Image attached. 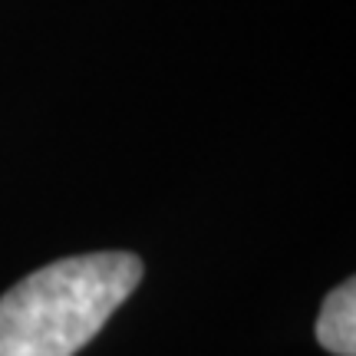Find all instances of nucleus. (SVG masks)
Segmentation results:
<instances>
[{
  "mask_svg": "<svg viewBox=\"0 0 356 356\" xmlns=\"http://www.w3.org/2000/svg\"><path fill=\"white\" fill-rule=\"evenodd\" d=\"M142 261L129 251L63 257L0 297V356H73L139 287Z\"/></svg>",
  "mask_w": 356,
  "mask_h": 356,
  "instance_id": "1",
  "label": "nucleus"
},
{
  "mask_svg": "<svg viewBox=\"0 0 356 356\" xmlns=\"http://www.w3.org/2000/svg\"><path fill=\"white\" fill-rule=\"evenodd\" d=\"M317 343L333 356H356V280L327 293L317 317Z\"/></svg>",
  "mask_w": 356,
  "mask_h": 356,
  "instance_id": "2",
  "label": "nucleus"
}]
</instances>
